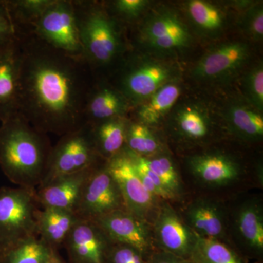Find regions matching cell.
<instances>
[{"label":"cell","instance_id":"obj_11","mask_svg":"<svg viewBox=\"0 0 263 263\" xmlns=\"http://www.w3.org/2000/svg\"><path fill=\"white\" fill-rule=\"evenodd\" d=\"M29 30L55 49L84 59L72 0H53Z\"/></svg>","mask_w":263,"mask_h":263},{"label":"cell","instance_id":"obj_20","mask_svg":"<svg viewBox=\"0 0 263 263\" xmlns=\"http://www.w3.org/2000/svg\"><path fill=\"white\" fill-rule=\"evenodd\" d=\"M130 104L108 79H96L84 109L86 124L90 125L118 117H128Z\"/></svg>","mask_w":263,"mask_h":263},{"label":"cell","instance_id":"obj_8","mask_svg":"<svg viewBox=\"0 0 263 263\" xmlns=\"http://www.w3.org/2000/svg\"><path fill=\"white\" fill-rule=\"evenodd\" d=\"M136 44L157 57L179 56L193 42L190 29L175 10L160 7L152 10L136 32Z\"/></svg>","mask_w":263,"mask_h":263},{"label":"cell","instance_id":"obj_6","mask_svg":"<svg viewBox=\"0 0 263 263\" xmlns=\"http://www.w3.org/2000/svg\"><path fill=\"white\" fill-rule=\"evenodd\" d=\"M177 78V69L171 64L148 59L130 49L108 80L122 93L133 109Z\"/></svg>","mask_w":263,"mask_h":263},{"label":"cell","instance_id":"obj_28","mask_svg":"<svg viewBox=\"0 0 263 263\" xmlns=\"http://www.w3.org/2000/svg\"><path fill=\"white\" fill-rule=\"evenodd\" d=\"M168 148L162 132L129 118L125 149L141 157H149Z\"/></svg>","mask_w":263,"mask_h":263},{"label":"cell","instance_id":"obj_3","mask_svg":"<svg viewBox=\"0 0 263 263\" xmlns=\"http://www.w3.org/2000/svg\"><path fill=\"white\" fill-rule=\"evenodd\" d=\"M83 57L96 79H109L129 52L126 29L103 2L72 0Z\"/></svg>","mask_w":263,"mask_h":263},{"label":"cell","instance_id":"obj_35","mask_svg":"<svg viewBox=\"0 0 263 263\" xmlns=\"http://www.w3.org/2000/svg\"><path fill=\"white\" fill-rule=\"evenodd\" d=\"M242 31L254 41L263 37V8L260 3L252 5L246 10L239 21Z\"/></svg>","mask_w":263,"mask_h":263},{"label":"cell","instance_id":"obj_32","mask_svg":"<svg viewBox=\"0 0 263 263\" xmlns=\"http://www.w3.org/2000/svg\"><path fill=\"white\" fill-rule=\"evenodd\" d=\"M103 3L109 14L125 29L127 26L138 22L150 4L148 0H114Z\"/></svg>","mask_w":263,"mask_h":263},{"label":"cell","instance_id":"obj_29","mask_svg":"<svg viewBox=\"0 0 263 263\" xmlns=\"http://www.w3.org/2000/svg\"><path fill=\"white\" fill-rule=\"evenodd\" d=\"M190 260L193 263H248L228 243L202 237L197 238Z\"/></svg>","mask_w":263,"mask_h":263},{"label":"cell","instance_id":"obj_37","mask_svg":"<svg viewBox=\"0 0 263 263\" xmlns=\"http://www.w3.org/2000/svg\"><path fill=\"white\" fill-rule=\"evenodd\" d=\"M18 31L10 17L4 0H0V48L18 37Z\"/></svg>","mask_w":263,"mask_h":263},{"label":"cell","instance_id":"obj_31","mask_svg":"<svg viewBox=\"0 0 263 263\" xmlns=\"http://www.w3.org/2000/svg\"><path fill=\"white\" fill-rule=\"evenodd\" d=\"M53 0H4L18 32L29 30Z\"/></svg>","mask_w":263,"mask_h":263},{"label":"cell","instance_id":"obj_36","mask_svg":"<svg viewBox=\"0 0 263 263\" xmlns=\"http://www.w3.org/2000/svg\"><path fill=\"white\" fill-rule=\"evenodd\" d=\"M138 249L124 243L112 242L105 263H148Z\"/></svg>","mask_w":263,"mask_h":263},{"label":"cell","instance_id":"obj_17","mask_svg":"<svg viewBox=\"0 0 263 263\" xmlns=\"http://www.w3.org/2000/svg\"><path fill=\"white\" fill-rule=\"evenodd\" d=\"M93 221L103 230L112 241L131 246L139 250L147 259L156 250L152 224L127 210L117 211Z\"/></svg>","mask_w":263,"mask_h":263},{"label":"cell","instance_id":"obj_10","mask_svg":"<svg viewBox=\"0 0 263 263\" xmlns=\"http://www.w3.org/2000/svg\"><path fill=\"white\" fill-rule=\"evenodd\" d=\"M106 161L100 157L95 149L91 125L85 124L60 136L57 144L52 146L46 172L38 187L60 176L92 168Z\"/></svg>","mask_w":263,"mask_h":263},{"label":"cell","instance_id":"obj_30","mask_svg":"<svg viewBox=\"0 0 263 263\" xmlns=\"http://www.w3.org/2000/svg\"><path fill=\"white\" fill-rule=\"evenodd\" d=\"M54 252L39 237H32L8 247L0 263H46Z\"/></svg>","mask_w":263,"mask_h":263},{"label":"cell","instance_id":"obj_5","mask_svg":"<svg viewBox=\"0 0 263 263\" xmlns=\"http://www.w3.org/2000/svg\"><path fill=\"white\" fill-rule=\"evenodd\" d=\"M162 124V135L176 155L211 146L226 139L221 119L213 115L206 105L194 101L176 104Z\"/></svg>","mask_w":263,"mask_h":263},{"label":"cell","instance_id":"obj_38","mask_svg":"<svg viewBox=\"0 0 263 263\" xmlns=\"http://www.w3.org/2000/svg\"><path fill=\"white\" fill-rule=\"evenodd\" d=\"M148 263H193L190 259L182 258L169 252L156 249L147 259Z\"/></svg>","mask_w":263,"mask_h":263},{"label":"cell","instance_id":"obj_1","mask_svg":"<svg viewBox=\"0 0 263 263\" xmlns=\"http://www.w3.org/2000/svg\"><path fill=\"white\" fill-rule=\"evenodd\" d=\"M18 114L45 134L62 136L84 125L96 78L84 59L69 56L30 30L18 33Z\"/></svg>","mask_w":263,"mask_h":263},{"label":"cell","instance_id":"obj_4","mask_svg":"<svg viewBox=\"0 0 263 263\" xmlns=\"http://www.w3.org/2000/svg\"><path fill=\"white\" fill-rule=\"evenodd\" d=\"M1 124L0 168L19 187L37 190L52 148L48 135L33 127L20 114Z\"/></svg>","mask_w":263,"mask_h":263},{"label":"cell","instance_id":"obj_23","mask_svg":"<svg viewBox=\"0 0 263 263\" xmlns=\"http://www.w3.org/2000/svg\"><path fill=\"white\" fill-rule=\"evenodd\" d=\"M181 94V86L178 79L164 85L146 101L133 108V120L158 129L163 124L167 114L177 103Z\"/></svg>","mask_w":263,"mask_h":263},{"label":"cell","instance_id":"obj_21","mask_svg":"<svg viewBox=\"0 0 263 263\" xmlns=\"http://www.w3.org/2000/svg\"><path fill=\"white\" fill-rule=\"evenodd\" d=\"M227 136L249 148L258 146L263 140V117L251 105L231 103L221 118Z\"/></svg>","mask_w":263,"mask_h":263},{"label":"cell","instance_id":"obj_26","mask_svg":"<svg viewBox=\"0 0 263 263\" xmlns=\"http://www.w3.org/2000/svg\"><path fill=\"white\" fill-rule=\"evenodd\" d=\"M128 117H118L91 125L97 153L103 160H111L126 148Z\"/></svg>","mask_w":263,"mask_h":263},{"label":"cell","instance_id":"obj_33","mask_svg":"<svg viewBox=\"0 0 263 263\" xmlns=\"http://www.w3.org/2000/svg\"><path fill=\"white\" fill-rule=\"evenodd\" d=\"M124 152L130 159L132 163L134 166L137 174L145 188L151 194L158 198L172 201L171 196L164 189L162 181L155 173L148 167L144 157L137 155L127 149L124 150Z\"/></svg>","mask_w":263,"mask_h":263},{"label":"cell","instance_id":"obj_25","mask_svg":"<svg viewBox=\"0 0 263 263\" xmlns=\"http://www.w3.org/2000/svg\"><path fill=\"white\" fill-rule=\"evenodd\" d=\"M79 220L75 213L55 209H41L37 215L38 237L58 252Z\"/></svg>","mask_w":263,"mask_h":263},{"label":"cell","instance_id":"obj_16","mask_svg":"<svg viewBox=\"0 0 263 263\" xmlns=\"http://www.w3.org/2000/svg\"><path fill=\"white\" fill-rule=\"evenodd\" d=\"M250 57V48L242 41L221 43L208 51L192 70L197 80L215 82L228 79L245 66Z\"/></svg>","mask_w":263,"mask_h":263},{"label":"cell","instance_id":"obj_7","mask_svg":"<svg viewBox=\"0 0 263 263\" xmlns=\"http://www.w3.org/2000/svg\"><path fill=\"white\" fill-rule=\"evenodd\" d=\"M228 245L247 262H263V194L249 192L228 201Z\"/></svg>","mask_w":263,"mask_h":263},{"label":"cell","instance_id":"obj_22","mask_svg":"<svg viewBox=\"0 0 263 263\" xmlns=\"http://www.w3.org/2000/svg\"><path fill=\"white\" fill-rule=\"evenodd\" d=\"M21 48L18 37L0 48V122L18 114Z\"/></svg>","mask_w":263,"mask_h":263},{"label":"cell","instance_id":"obj_15","mask_svg":"<svg viewBox=\"0 0 263 263\" xmlns=\"http://www.w3.org/2000/svg\"><path fill=\"white\" fill-rule=\"evenodd\" d=\"M152 230L156 249L190 259L198 236L186 226L172 202L160 200Z\"/></svg>","mask_w":263,"mask_h":263},{"label":"cell","instance_id":"obj_2","mask_svg":"<svg viewBox=\"0 0 263 263\" xmlns=\"http://www.w3.org/2000/svg\"><path fill=\"white\" fill-rule=\"evenodd\" d=\"M231 140L176 155L186 195L230 201L242 194L263 190L262 157L249 160L230 146Z\"/></svg>","mask_w":263,"mask_h":263},{"label":"cell","instance_id":"obj_24","mask_svg":"<svg viewBox=\"0 0 263 263\" xmlns=\"http://www.w3.org/2000/svg\"><path fill=\"white\" fill-rule=\"evenodd\" d=\"M185 11L194 30L200 37L214 39L226 30V12L219 5L203 0H190L186 3Z\"/></svg>","mask_w":263,"mask_h":263},{"label":"cell","instance_id":"obj_12","mask_svg":"<svg viewBox=\"0 0 263 263\" xmlns=\"http://www.w3.org/2000/svg\"><path fill=\"white\" fill-rule=\"evenodd\" d=\"M172 204L197 236L228 243V202L203 195H186Z\"/></svg>","mask_w":263,"mask_h":263},{"label":"cell","instance_id":"obj_27","mask_svg":"<svg viewBox=\"0 0 263 263\" xmlns=\"http://www.w3.org/2000/svg\"><path fill=\"white\" fill-rule=\"evenodd\" d=\"M150 167L162 181L164 189L171 197L172 202H179L186 195L179 164L171 150L167 149L157 155L144 157Z\"/></svg>","mask_w":263,"mask_h":263},{"label":"cell","instance_id":"obj_13","mask_svg":"<svg viewBox=\"0 0 263 263\" xmlns=\"http://www.w3.org/2000/svg\"><path fill=\"white\" fill-rule=\"evenodd\" d=\"M120 210H127L124 199L104 162L90 175L74 213L81 220L95 221Z\"/></svg>","mask_w":263,"mask_h":263},{"label":"cell","instance_id":"obj_39","mask_svg":"<svg viewBox=\"0 0 263 263\" xmlns=\"http://www.w3.org/2000/svg\"><path fill=\"white\" fill-rule=\"evenodd\" d=\"M46 263H67L66 262L61 256L60 255L58 252H53L51 257L48 259V262Z\"/></svg>","mask_w":263,"mask_h":263},{"label":"cell","instance_id":"obj_9","mask_svg":"<svg viewBox=\"0 0 263 263\" xmlns=\"http://www.w3.org/2000/svg\"><path fill=\"white\" fill-rule=\"evenodd\" d=\"M40 209L35 190L19 186L0 188V240L7 249L38 237Z\"/></svg>","mask_w":263,"mask_h":263},{"label":"cell","instance_id":"obj_18","mask_svg":"<svg viewBox=\"0 0 263 263\" xmlns=\"http://www.w3.org/2000/svg\"><path fill=\"white\" fill-rule=\"evenodd\" d=\"M112 242L95 221L79 219L64 243L67 263H105Z\"/></svg>","mask_w":263,"mask_h":263},{"label":"cell","instance_id":"obj_14","mask_svg":"<svg viewBox=\"0 0 263 263\" xmlns=\"http://www.w3.org/2000/svg\"><path fill=\"white\" fill-rule=\"evenodd\" d=\"M107 167L120 190L127 212L152 224L162 199L145 188L125 152L108 161Z\"/></svg>","mask_w":263,"mask_h":263},{"label":"cell","instance_id":"obj_40","mask_svg":"<svg viewBox=\"0 0 263 263\" xmlns=\"http://www.w3.org/2000/svg\"><path fill=\"white\" fill-rule=\"evenodd\" d=\"M6 249V246H5L4 243H3V242L0 240V259H1L2 257H3V255L4 254Z\"/></svg>","mask_w":263,"mask_h":263},{"label":"cell","instance_id":"obj_19","mask_svg":"<svg viewBox=\"0 0 263 263\" xmlns=\"http://www.w3.org/2000/svg\"><path fill=\"white\" fill-rule=\"evenodd\" d=\"M96 167L60 176L38 187L35 197L40 208L75 212L86 181Z\"/></svg>","mask_w":263,"mask_h":263},{"label":"cell","instance_id":"obj_34","mask_svg":"<svg viewBox=\"0 0 263 263\" xmlns=\"http://www.w3.org/2000/svg\"><path fill=\"white\" fill-rule=\"evenodd\" d=\"M243 89L249 105L260 111L263 110V66L262 62L254 66L245 76Z\"/></svg>","mask_w":263,"mask_h":263}]
</instances>
